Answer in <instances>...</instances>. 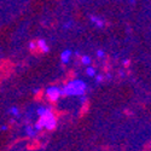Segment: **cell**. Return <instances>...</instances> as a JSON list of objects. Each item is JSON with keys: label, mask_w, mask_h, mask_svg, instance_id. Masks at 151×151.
<instances>
[{"label": "cell", "mask_w": 151, "mask_h": 151, "mask_svg": "<svg viewBox=\"0 0 151 151\" xmlns=\"http://www.w3.org/2000/svg\"><path fill=\"white\" fill-rule=\"evenodd\" d=\"M58 124H59V122L55 119V116L52 115V112L50 111V109H40L39 110V117H37V120L35 122L36 129L46 128L51 133L57 129Z\"/></svg>", "instance_id": "cell-1"}, {"label": "cell", "mask_w": 151, "mask_h": 151, "mask_svg": "<svg viewBox=\"0 0 151 151\" xmlns=\"http://www.w3.org/2000/svg\"><path fill=\"white\" fill-rule=\"evenodd\" d=\"M48 45L46 44V41L44 39H40V37H35L29 42L28 46V51L33 57H42L44 55H46L48 52Z\"/></svg>", "instance_id": "cell-2"}, {"label": "cell", "mask_w": 151, "mask_h": 151, "mask_svg": "<svg viewBox=\"0 0 151 151\" xmlns=\"http://www.w3.org/2000/svg\"><path fill=\"white\" fill-rule=\"evenodd\" d=\"M86 91V85L82 81L75 80L73 82H70L69 85L62 87V94L60 98H65L68 96H80L83 94Z\"/></svg>", "instance_id": "cell-3"}, {"label": "cell", "mask_w": 151, "mask_h": 151, "mask_svg": "<svg viewBox=\"0 0 151 151\" xmlns=\"http://www.w3.org/2000/svg\"><path fill=\"white\" fill-rule=\"evenodd\" d=\"M16 73V62L11 58H3L0 59V78L4 81L11 79Z\"/></svg>", "instance_id": "cell-4"}, {"label": "cell", "mask_w": 151, "mask_h": 151, "mask_svg": "<svg viewBox=\"0 0 151 151\" xmlns=\"http://www.w3.org/2000/svg\"><path fill=\"white\" fill-rule=\"evenodd\" d=\"M60 94H62V90L59 87L51 86L45 93V102L44 103H46L50 108H56L58 105V100L60 99Z\"/></svg>", "instance_id": "cell-5"}, {"label": "cell", "mask_w": 151, "mask_h": 151, "mask_svg": "<svg viewBox=\"0 0 151 151\" xmlns=\"http://www.w3.org/2000/svg\"><path fill=\"white\" fill-rule=\"evenodd\" d=\"M76 78H78V71L75 70V69H68V70L64 73V75H63L60 79L53 81V82L51 83V86H55V87L62 86V87H64V86L69 85L70 82L75 81V80H76Z\"/></svg>", "instance_id": "cell-6"}, {"label": "cell", "mask_w": 151, "mask_h": 151, "mask_svg": "<svg viewBox=\"0 0 151 151\" xmlns=\"http://www.w3.org/2000/svg\"><path fill=\"white\" fill-rule=\"evenodd\" d=\"M45 146V144H44V142L41 140V138H39V137H30L29 139L27 140V143H26V145H24V149H26L27 151H39V150H41L42 147Z\"/></svg>", "instance_id": "cell-7"}, {"label": "cell", "mask_w": 151, "mask_h": 151, "mask_svg": "<svg viewBox=\"0 0 151 151\" xmlns=\"http://www.w3.org/2000/svg\"><path fill=\"white\" fill-rule=\"evenodd\" d=\"M91 110V100L88 98H85L82 100V103L79 108V111H78V117L80 120H82L83 117H86L87 115H88V112Z\"/></svg>", "instance_id": "cell-8"}, {"label": "cell", "mask_w": 151, "mask_h": 151, "mask_svg": "<svg viewBox=\"0 0 151 151\" xmlns=\"http://www.w3.org/2000/svg\"><path fill=\"white\" fill-rule=\"evenodd\" d=\"M110 70H111V63H110V58L109 56L104 57V60L100 65V71H102L103 76H109L110 75Z\"/></svg>", "instance_id": "cell-9"}, {"label": "cell", "mask_w": 151, "mask_h": 151, "mask_svg": "<svg viewBox=\"0 0 151 151\" xmlns=\"http://www.w3.org/2000/svg\"><path fill=\"white\" fill-rule=\"evenodd\" d=\"M45 93H46V90H44V88L36 90L33 93V100L35 103H44L45 102Z\"/></svg>", "instance_id": "cell-10"}, {"label": "cell", "mask_w": 151, "mask_h": 151, "mask_svg": "<svg viewBox=\"0 0 151 151\" xmlns=\"http://www.w3.org/2000/svg\"><path fill=\"white\" fill-rule=\"evenodd\" d=\"M75 60L76 63H81V64H90L91 58L87 56H80V55H75Z\"/></svg>", "instance_id": "cell-11"}, {"label": "cell", "mask_w": 151, "mask_h": 151, "mask_svg": "<svg viewBox=\"0 0 151 151\" xmlns=\"http://www.w3.org/2000/svg\"><path fill=\"white\" fill-rule=\"evenodd\" d=\"M70 57H71V52L70 51H64V52L60 55V60L63 63H67V62H69Z\"/></svg>", "instance_id": "cell-12"}, {"label": "cell", "mask_w": 151, "mask_h": 151, "mask_svg": "<svg viewBox=\"0 0 151 151\" xmlns=\"http://www.w3.org/2000/svg\"><path fill=\"white\" fill-rule=\"evenodd\" d=\"M131 64H132V63H131V60L129 59H126V60H123V63H122V67H123V69L126 70V73H129L128 70H129V68H131Z\"/></svg>", "instance_id": "cell-13"}, {"label": "cell", "mask_w": 151, "mask_h": 151, "mask_svg": "<svg viewBox=\"0 0 151 151\" xmlns=\"http://www.w3.org/2000/svg\"><path fill=\"white\" fill-rule=\"evenodd\" d=\"M15 127H16V121H15V120H11V121H9L7 124L5 126V129L11 131V129H14Z\"/></svg>", "instance_id": "cell-14"}, {"label": "cell", "mask_w": 151, "mask_h": 151, "mask_svg": "<svg viewBox=\"0 0 151 151\" xmlns=\"http://www.w3.org/2000/svg\"><path fill=\"white\" fill-rule=\"evenodd\" d=\"M91 19L97 24V26H99V27H103V26H104V22H103L102 19H98V18H97V17H94V16H92V17H91Z\"/></svg>", "instance_id": "cell-15"}, {"label": "cell", "mask_w": 151, "mask_h": 151, "mask_svg": "<svg viewBox=\"0 0 151 151\" xmlns=\"http://www.w3.org/2000/svg\"><path fill=\"white\" fill-rule=\"evenodd\" d=\"M142 151H151V140H147V142L143 145Z\"/></svg>", "instance_id": "cell-16"}, {"label": "cell", "mask_w": 151, "mask_h": 151, "mask_svg": "<svg viewBox=\"0 0 151 151\" xmlns=\"http://www.w3.org/2000/svg\"><path fill=\"white\" fill-rule=\"evenodd\" d=\"M122 114H123V116H126V117H129V116H133V111H132L131 109H124V110L122 111Z\"/></svg>", "instance_id": "cell-17"}, {"label": "cell", "mask_w": 151, "mask_h": 151, "mask_svg": "<svg viewBox=\"0 0 151 151\" xmlns=\"http://www.w3.org/2000/svg\"><path fill=\"white\" fill-rule=\"evenodd\" d=\"M86 71H87V75H90V76H93V75L96 74V70H94V68H93V67H92V68H88Z\"/></svg>", "instance_id": "cell-18"}, {"label": "cell", "mask_w": 151, "mask_h": 151, "mask_svg": "<svg viewBox=\"0 0 151 151\" xmlns=\"http://www.w3.org/2000/svg\"><path fill=\"white\" fill-rule=\"evenodd\" d=\"M97 55H98V57H99V58L104 57V52H103V51H98V53H97Z\"/></svg>", "instance_id": "cell-19"}, {"label": "cell", "mask_w": 151, "mask_h": 151, "mask_svg": "<svg viewBox=\"0 0 151 151\" xmlns=\"http://www.w3.org/2000/svg\"><path fill=\"white\" fill-rule=\"evenodd\" d=\"M97 80H98L99 82H102V81L104 80V76H103V75H100V76H98V78H97Z\"/></svg>", "instance_id": "cell-20"}, {"label": "cell", "mask_w": 151, "mask_h": 151, "mask_svg": "<svg viewBox=\"0 0 151 151\" xmlns=\"http://www.w3.org/2000/svg\"><path fill=\"white\" fill-rule=\"evenodd\" d=\"M3 83H4V80H3L1 78H0V87H1V86H3Z\"/></svg>", "instance_id": "cell-21"}]
</instances>
